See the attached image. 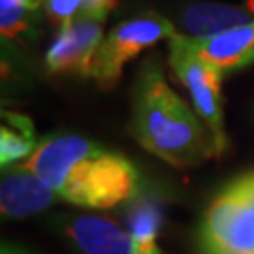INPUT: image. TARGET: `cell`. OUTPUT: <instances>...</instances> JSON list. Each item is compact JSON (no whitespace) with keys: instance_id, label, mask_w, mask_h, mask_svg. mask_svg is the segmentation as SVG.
<instances>
[{"instance_id":"6da1fadb","label":"cell","mask_w":254,"mask_h":254,"mask_svg":"<svg viewBox=\"0 0 254 254\" xmlns=\"http://www.w3.org/2000/svg\"><path fill=\"white\" fill-rule=\"evenodd\" d=\"M57 198L89 209H108L134 198L139 175L123 154L73 134L51 136L38 143L25 162Z\"/></svg>"},{"instance_id":"7a4b0ae2","label":"cell","mask_w":254,"mask_h":254,"mask_svg":"<svg viewBox=\"0 0 254 254\" xmlns=\"http://www.w3.org/2000/svg\"><path fill=\"white\" fill-rule=\"evenodd\" d=\"M132 134L143 149L175 168L198 166L217 154L213 136L168 87L153 61L141 68L137 79Z\"/></svg>"},{"instance_id":"3957f363","label":"cell","mask_w":254,"mask_h":254,"mask_svg":"<svg viewBox=\"0 0 254 254\" xmlns=\"http://www.w3.org/2000/svg\"><path fill=\"white\" fill-rule=\"evenodd\" d=\"M170 63L179 81L189 89L196 111L205 121L217 145V154L226 147L224 113L220 98V77L222 73L205 64L192 46V38L173 36L170 40Z\"/></svg>"},{"instance_id":"277c9868","label":"cell","mask_w":254,"mask_h":254,"mask_svg":"<svg viewBox=\"0 0 254 254\" xmlns=\"http://www.w3.org/2000/svg\"><path fill=\"white\" fill-rule=\"evenodd\" d=\"M177 36L173 25L156 13L125 21L113 28L96 51L91 75L102 87H111L123 73V66L160 40Z\"/></svg>"},{"instance_id":"5b68a950","label":"cell","mask_w":254,"mask_h":254,"mask_svg":"<svg viewBox=\"0 0 254 254\" xmlns=\"http://www.w3.org/2000/svg\"><path fill=\"white\" fill-rule=\"evenodd\" d=\"M201 254H254V209L220 192L200 230Z\"/></svg>"},{"instance_id":"8992f818","label":"cell","mask_w":254,"mask_h":254,"mask_svg":"<svg viewBox=\"0 0 254 254\" xmlns=\"http://www.w3.org/2000/svg\"><path fill=\"white\" fill-rule=\"evenodd\" d=\"M102 23V19L77 17L70 25H64L47 51V68L51 72L91 75L96 51L104 42Z\"/></svg>"},{"instance_id":"52a82bcc","label":"cell","mask_w":254,"mask_h":254,"mask_svg":"<svg viewBox=\"0 0 254 254\" xmlns=\"http://www.w3.org/2000/svg\"><path fill=\"white\" fill-rule=\"evenodd\" d=\"M64 228L83 254H162L156 243H139L132 234L104 217H75Z\"/></svg>"},{"instance_id":"ba28073f","label":"cell","mask_w":254,"mask_h":254,"mask_svg":"<svg viewBox=\"0 0 254 254\" xmlns=\"http://www.w3.org/2000/svg\"><path fill=\"white\" fill-rule=\"evenodd\" d=\"M57 198L55 190L25 164L8 168L0 185V207L6 217H28L44 211Z\"/></svg>"},{"instance_id":"9c48e42d","label":"cell","mask_w":254,"mask_h":254,"mask_svg":"<svg viewBox=\"0 0 254 254\" xmlns=\"http://www.w3.org/2000/svg\"><path fill=\"white\" fill-rule=\"evenodd\" d=\"M192 46L205 64L228 73L254 63V21L211 38H192Z\"/></svg>"},{"instance_id":"30bf717a","label":"cell","mask_w":254,"mask_h":254,"mask_svg":"<svg viewBox=\"0 0 254 254\" xmlns=\"http://www.w3.org/2000/svg\"><path fill=\"white\" fill-rule=\"evenodd\" d=\"M253 23L251 11L220 4H194L185 9L183 25L194 38H211L230 28Z\"/></svg>"},{"instance_id":"8fae6325","label":"cell","mask_w":254,"mask_h":254,"mask_svg":"<svg viewBox=\"0 0 254 254\" xmlns=\"http://www.w3.org/2000/svg\"><path fill=\"white\" fill-rule=\"evenodd\" d=\"M2 130H0V162L2 168H13V164L23 158H30L36 151L32 123L23 115L2 111Z\"/></svg>"},{"instance_id":"7c38bea8","label":"cell","mask_w":254,"mask_h":254,"mask_svg":"<svg viewBox=\"0 0 254 254\" xmlns=\"http://www.w3.org/2000/svg\"><path fill=\"white\" fill-rule=\"evenodd\" d=\"M42 0H0L2 36L15 38L28 30Z\"/></svg>"},{"instance_id":"4fadbf2b","label":"cell","mask_w":254,"mask_h":254,"mask_svg":"<svg viewBox=\"0 0 254 254\" xmlns=\"http://www.w3.org/2000/svg\"><path fill=\"white\" fill-rule=\"evenodd\" d=\"M160 224V213L149 201H139L130 213V234L136 237L139 243L151 245Z\"/></svg>"},{"instance_id":"5bb4252c","label":"cell","mask_w":254,"mask_h":254,"mask_svg":"<svg viewBox=\"0 0 254 254\" xmlns=\"http://www.w3.org/2000/svg\"><path fill=\"white\" fill-rule=\"evenodd\" d=\"M47 17L55 25H70L72 21L81 17L87 8V0H42Z\"/></svg>"},{"instance_id":"9a60e30c","label":"cell","mask_w":254,"mask_h":254,"mask_svg":"<svg viewBox=\"0 0 254 254\" xmlns=\"http://www.w3.org/2000/svg\"><path fill=\"white\" fill-rule=\"evenodd\" d=\"M222 192L254 209V172L247 173L243 177L236 179L234 183H230Z\"/></svg>"}]
</instances>
